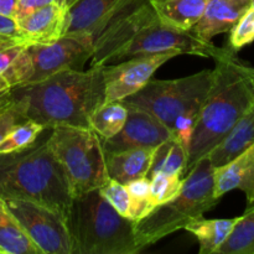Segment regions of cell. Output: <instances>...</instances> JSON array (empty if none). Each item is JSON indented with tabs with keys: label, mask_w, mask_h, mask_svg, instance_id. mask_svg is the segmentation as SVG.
<instances>
[{
	"label": "cell",
	"mask_w": 254,
	"mask_h": 254,
	"mask_svg": "<svg viewBox=\"0 0 254 254\" xmlns=\"http://www.w3.org/2000/svg\"><path fill=\"white\" fill-rule=\"evenodd\" d=\"M92 66L143 55L176 52L215 59L220 51L212 42L201 41L191 31L164 24L148 1L119 16L94 40Z\"/></svg>",
	"instance_id": "obj_1"
},
{
	"label": "cell",
	"mask_w": 254,
	"mask_h": 254,
	"mask_svg": "<svg viewBox=\"0 0 254 254\" xmlns=\"http://www.w3.org/2000/svg\"><path fill=\"white\" fill-rule=\"evenodd\" d=\"M47 5H60V6H67L66 0H19V7H17V12L15 19L24 15L29 14V12L34 11V10L40 9V7L47 6Z\"/></svg>",
	"instance_id": "obj_32"
},
{
	"label": "cell",
	"mask_w": 254,
	"mask_h": 254,
	"mask_svg": "<svg viewBox=\"0 0 254 254\" xmlns=\"http://www.w3.org/2000/svg\"><path fill=\"white\" fill-rule=\"evenodd\" d=\"M238 217L235 218H216L206 220L198 217L192 220L184 227V230L193 236L200 245V254H217L221 246L225 243L233 227L237 223Z\"/></svg>",
	"instance_id": "obj_21"
},
{
	"label": "cell",
	"mask_w": 254,
	"mask_h": 254,
	"mask_svg": "<svg viewBox=\"0 0 254 254\" xmlns=\"http://www.w3.org/2000/svg\"><path fill=\"white\" fill-rule=\"evenodd\" d=\"M128 117V107L122 101L104 102L92 113L89 128L96 131L102 140L112 138L121 131Z\"/></svg>",
	"instance_id": "obj_24"
},
{
	"label": "cell",
	"mask_w": 254,
	"mask_h": 254,
	"mask_svg": "<svg viewBox=\"0 0 254 254\" xmlns=\"http://www.w3.org/2000/svg\"><path fill=\"white\" fill-rule=\"evenodd\" d=\"M154 149L136 148L106 154L108 178L124 184L146 176L151 165Z\"/></svg>",
	"instance_id": "obj_19"
},
{
	"label": "cell",
	"mask_w": 254,
	"mask_h": 254,
	"mask_svg": "<svg viewBox=\"0 0 254 254\" xmlns=\"http://www.w3.org/2000/svg\"><path fill=\"white\" fill-rule=\"evenodd\" d=\"M67 6L47 5L17 17L21 41L26 45L50 44L64 35Z\"/></svg>",
	"instance_id": "obj_14"
},
{
	"label": "cell",
	"mask_w": 254,
	"mask_h": 254,
	"mask_svg": "<svg viewBox=\"0 0 254 254\" xmlns=\"http://www.w3.org/2000/svg\"><path fill=\"white\" fill-rule=\"evenodd\" d=\"M156 174H178L185 176L188 174V149L176 136L166 139L156 148L151 156V165L148 178Z\"/></svg>",
	"instance_id": "obj_23"
},
{
	"label": "cell",
	"mask_w": 254,
	"mask_h": 254,
	"mask_svg": "<svg viewBox=\"0 0 254 254\" xmlns=\"http://www.w3.org/2000/svg\"><path fill=\"white\" fill-rule=\"evenodd\" d=\"M176 56L180 55L176 52L143 55L127 59V61L114 66H104L106 102L123 101L140 91L150 81L156 69Z\"/></svg>",
	"instance_id": "obj_12"
},
{
	"label": "cell",
	"mask_w": 254,
	"mask_h": 254,
	"mask_svg": "<svg viewBox=\"0 0 254 254\" xmlns=\"http://www.w3.org/2000/svg\"><path fill=\"white\" fill-rule=\"evenodd\" d=\"M5 40L21 41V37L17 29L16 20L14 17L0 14V41H5Z\"/></svg>",
	"instance_id": "obj_33"
},
{
	"label": "cell",
	"mask_w": 254,
	"mask_h": 254,
	"mask_svg": "<svg viewBox=\"0 0 254 254\" xmlns=\"http://www.w3.org/2000/svg\"><path fill=\"white\" fill-rule=\"evenodd\" d=\"M25 121H27V118L25 116L24 104L20 99L11 96L10 101L0 108V141L14 127Z\"/></svg>",
	"instance_id": "obj_31"
},
{
	"label": "cell",
	"mask_w": 254,
	"mask_h": 254,
	"mask_svg": "<svg viewBox=\"0 0 254 254\" xmlns=\"http://www.w3.org/2000/svg\"><path fill=\"white\" fill-rule=\"evenodd\" d=\"M46 130L44 126L34 121L21 122L7 133V135L0 141V154L12 153L21 150L26 146L31 145L37 140L40 135Z\"/></svg>",
	"instance_id": "obj_27"
},
{
	"label": "cell",
	"mask_w": 254,
	"mask_h": 254,
	"mask_svg": "<svg viewBox=\"0 0 254 254\" xmlns=\"http://www.w3.org/2000/svg\"><path fill=\"white\" fill-rule=\"evenodd\" d=\"M5 41H6V40H5Z\"/></svg>",
	"instance_id": "obj_39"
},
{
	"label": "cell",
	"mask_w": 254,
	"mask_h": 254,
	"mask_svg": "<svg viewBox=\"0 0 254 254\" xmlns=\"http://www.w3.org/2000/svg\"><path fill=\"white\" fill-rule=\"evenodd\" d=\"M208 0H149L164 24L174 29L191 31L200 20Z\"/></svg>",
	"instance_id": "obj_20"
},
{
	"label": "cell",
	"mask_w": 254,
	"mask_h": 254,
	"mask_svg": "<svg viewBox=\"0 0 254 254\" xmlns=\"http://www.w3.org/2000/svg\"><path fill=\"white\" fill-rule=\"evenodd\" d=\"M11 98V88L0 78V108L7 103Z\"/></svg>",
	"instance_id": "obj_35"
},
{
	"label": "cell",
	"mask_w": 254,
	"mask_h": 254,
	"mask_svg": "<svg viewBox=\"0 0 254 254\" xmlns=\"http://www.w3.org/2000/svg\"><path fill=\"white\" fill-rule=\"evenodd\" d=\"M251 67V69H252V72H254V67L253 66H250Z\"/></svg>",
	"instance_id": "obj_38"
},
{
	"label": "cell",
	"mask_w": 254,
	"mask_h": 254,
	"mask_svg": "<svg viewBox=\"0 0 254 254\" xmlns=\"http://www.w3.org/2000/svg\"><path fill=\"white\" fill-rule=\"evenodd\" d=\"M241 67H242V71L245 72L246 77H247L248 84H250L251 92H252V96L254 99V72H252L250 64H243V62H241Z\"/></svg>",
	"instance_id": "obj_36"
},
{
	"label": "cell",
	"mask_w": 254,
	"mask_h": 254,
	"mask_svg": "<svg viewBox=\"0 0 254 254\" xmlns=\"http://www.w3.org/2000/svg\"><path fill=\"white\" fill-rule=\"evenodd\" d=\"M253 0H208L200 20L191 32L205 42H212L217 35L230 32Z\"/></svg>",
	"instance_id": "obj_16"
},
{
	"label": "cell",
	"mask_w": 254,
	"mask_h": 254,
	"mask_svg": "<svg viewBox=\"0 0 254 254\" xmlns=\"http://www.w3.org/2000/svg\"><path fill=\"white\" fill-rule=\"evenodd\" d=\"M212 83L198 112L188 149V173L232 129L254 101L241 60L230 47L220 49Z\"/></svg>",
	"instance_id": "obj_3"
},
{
	"label": "cell",
	"mask_w": 254,
	"mask_h": 254,
	"mask_svg": "<svg viewBox=\"0 0 254 254\" xmlns=\"http://www.w3.org/2000/svg\"><path fill=\"white\" fill-rule=\"evenodd\" d=\"M32 61L29 47L22 41H0V78L11 89L29 83Z\"/></svg>",
	"instance_id": "obj_18"
},
{
	"label": "cell",
	"mask_w": 254,
	"mask_h": 254,
	"mask_svg": "<svg viewBox=\"0 0 254 254\" xmlns=\"http://www.w3.org/2000/svg\"><path fill=\"white\" fill-rule=\"evenodd\" d=\"M254 141V101L230 131L207 154L213 168H218L245 151Z\"/></svg>",
	"instance_id": "obj_17"
},
{
	"label": "cell",
	"mask_w": 254,
	"mask_h": 254,
	"mask_svg": "<svg viewBox=\"0 0 254 254\" xmlns=\"http://www.w3.org/2000/svg\"><path fill=\"white\" fill-rule=\"evenodd\" d=\"M42 134L21 150L0 154V197L41 203L66 220L73 195L66 173L52 150L50 133Z\"/></svg>",
	"instance_id": "obj_4"
},
{
	"label": "cell",
	"mask_w": 254,
	"mask_h": 254,
	"mask_svg": "<svg viewBox=\"0 0 254 254\" xmlns=\"http://www.w3.org/2000/svg\"><path fill=\"white\" fill-rule=\"evenodd\" d=\"M215 196L221 197L232 190L246 193L247 205H254V141L245 151L213 170Z\"/></svg>",
	"instance_id": "obj_15"
},
{
	"label": "cell",
	"mask_w": 254,
	"mask_h": 254,
	"mask_svg": "<svg viewBox=\"0 0 254 254\" xmlns=\"http://www.w3.org/2000/svg\"><path fill=\"white\" fill-rule=\"evenodd\" d=\"M102 66L66 69L42 81L11 89V96L24 104L25 116L44 126L89 128L92 113L106 102Z\"/></svg>",
	"instance_id": "obj_2"
},
{
	"label": "cell",
	"mask_w": 254,
	"mask_h": 254,
	"mask_svg": "<svg viewBox=\"0 0 254 254\" xmlns=\"http://www.w3.org/2000/svg\"><path fill=\"white\" fill-rule=\"evenodd\" d=\"M184 178L178 174H156L150 178V196L156 207L173 200L180 192Z\"/></svg>",
	"instance_id": "obj_28"
},
{
	"label": "cell",
	"mask_w": 254,
	"mask_h": 254,
	"mask_svg": "<svg viewBox=\"0 0 254 254\" xmlns=\"http://www.w3.org/2000/svg\"><path fill=\"white\" fill-rule=\"evenodd\" d=\"M6 206L42 254H72L71 237L61 213L27 200H5Z\"/></svg>",
	"instance_id": "obj_9"
},
{
	"label": "cell",
	"mask_w": 254,
	"mask_h": 254,
	"mask_svg": "<svg viewBox=\"0 0 254 254\" xmlns=\"http://www.w3.org/2000/svg\"><path fill=\"white\" fill-rule=\"evenodd\" d=\"M50 143L61 163L72 195L79 196L101 188L108 179L102 139L91 128L55 127Z\"/></svg>",
	"instance_id": "obj_8"
},
{
	"label": "cell",
	"mask_w": 254,
	"mask_h": 254,
	"mask_svg": "<svg viewBox=\"0 0 254 254\" xmlns=\"http://www.w3.org/2000/svg\"><path fill=\"white\" fill-rule=\"evenodd\" d=\"M27 47L32 61V76L29 83H34L57 72L83 69L93 55L94 45L87 36L64 35L50 44L27 45Z\"/></svg>",
	"instance_id": "obj_10"
},
{
	"label": "cell",
	"mask_w": 254,
	"mask_h": 254,
	"mask_svg": "<svg viewBox=\"0 0 254 254\" xmlns=\"http://www.w3.org/2000/svg\"><path fill=\"white\" fill-rule=\"evenodd\" d=\"M66 225L72 254H136L135 222L117 212L98 189L72 198Z\"/></svg>",
	"instance_id": "obj_5"
},
{
	"label": "cell",
	"mask_w": 254,
	"mask_h": 254,
	"mask_svg": "<svg viewBox=\"0 0 254 254\" xmlns=\"http://www.w3.org/2000/svg\"><path fill=\"white\" fill-rule=\"evenodd\" d=\"M148 0H74L67 7V36H87L93 41L119 16Z\"/></svg>",
	"instance_id": "obj_11"
},
{
	"label": "cell",
	"mask_w": 254,
	"mask_h": 254,
	"mask_svg": "<svg viewBox=\"0 0 254 254\" xmlns=\"http://www.w3.org/2000/svg\"><path fill=\"white\" fill-rule=\"evenodd\" d=\"M127 107L128 117L121 131L112 138L102 140L104 154L136 148L154 149L166 139L174 136L169 128L153 114L138 107Z\"/></svg>",
	"instance_id": "obj_13"
},
{
	"label": "cell",
	"mask_w": 254,
	"mask_h": 254,
	"mask_svg": "<svg viewBox=\"0 0 254 254\" xmlns=\"http://www.w3.org/2000/svg\"><path fill=\"white\" fill-rule=\"evenodd\" d=\"M215 168L207 156L200 159L184 178L180 192L168 202L154 208L134 225L140 252L163 238L184 230L189 222L202 217L218 203L215 196Z\"/></svg>",
	"instance_id": "obj_7"
},
{
	"label": "cell",
	"mask_w": 254,
	"mask_h": 254,
	"mask_svg": "<svg viewBox=\"0 0 254 254\" xmlns=\"http://www.w3.org/2000/svg\"><path fill=\"white\" fill-rule=\"evenodd\" d=\"M98 191L117 212H119L124 217H128L129 208H130V197H129V193L124 184L108 178L106 183L98 189Z\"/></svg>",
	"instance_id": "obj_30"
},
{
	"label": "cell",
	"mask_w": 254,
	"mask_h": 254,
	"mask_svg": "<svg viewBox=\"0 0 254 254\" xmlns=\"http://www.w3.org/2000/svg\"><path fill=\"white\" fill-rule=\"evenodd\" d=\"M66 1H67V5H68V6H69V5H71L72 2L74 1V0H66Z\"/></svg>",
	"instance_id": "obj_37"
},
{
	"label": "cell",
	"mask_w": 254,
	"mask_h": 254,
	"mask_svg": "<svg viewBox=\"0 0 254 254\" xmlns=\"http://www.w3.org/2000/svg\"><path fill=\"white\" fill-rule=\"evenodd\" d=\"M212 83V69L175 79H150L123 103L158 118L189 149L198 112Z\"/></svg>",
	"instance_id": "obj_6"
},
{
	"label": "cell",
	"mask_w": 254,
	"mask_h": 254,
	"mask_svg": "<svg viewBox=\"0 0 254 254\" xmlns=\"http://www.w3.org/2000/svg\"><path fill=\"white\" fill-rule=\"evenodd\" d=\"M217 254H254V205L240 216Z\"/></svg>",
	"instance_id": "obj_25"
},
{
	"label": "cell",
	"mask_w": 254,
	"mask_h": 254,
	"mask_svg": "<svg viewBox=\"0 0 254 254\" xmlns=\"http://www.w3.org/2000/svg\"><path fill=\"white\" fill-rule=\"evenodd\" d=\"M254 41V4L251 5L242 16L238 19L235 26L230 30L228 47L237 54L243 47Z\"/></svg>",
	"instance_id": "obj_29"
},
{
	"label": "cell",
	"mask_w": 254,
	"mask_h": 254,
	"mask_svg": "<svg viewBox=\"0 0 254 254\" xmlns=\"http://www.w3.org/2000/svg\"><path fill=\"white\" fill-rule=\"evenodd\" d=\"M126 188L130 197L128 217L134 222H138L156 207L150 196V179L148 176L135 179L127 183Z\"/></svg>",
	"instance_id": "obj_26"
},
{
	"label": "cell",
	"mask_w": 254,
	"mask_h": 254,
	"mask_svg": "<svg viewBox=\"0 0 254 254\" xmlns=\"http://www.w3.org/2000/svg\"><path fill=\"white\" fill-rule=\"evenodd\" d=\"M17 7H19V0H0V14L1 15L15 19Z\"/></svg>",
	"instance_id": "obj_34"
},
{
	"label": "cell",
	"mask_w": 254,
	"mask_h": 254,
	"mask_svg": "<svg viewBox=\"0 0 254 254\" xmlns=\"http://www.w3.org/2000/svg\"><path fill=\"white\" fill-rule=\"evenodd\" d=\"M0 254H42L0 197Z\"/></svg>",
	"instance_id": "obj_22"
}]
</instances>
